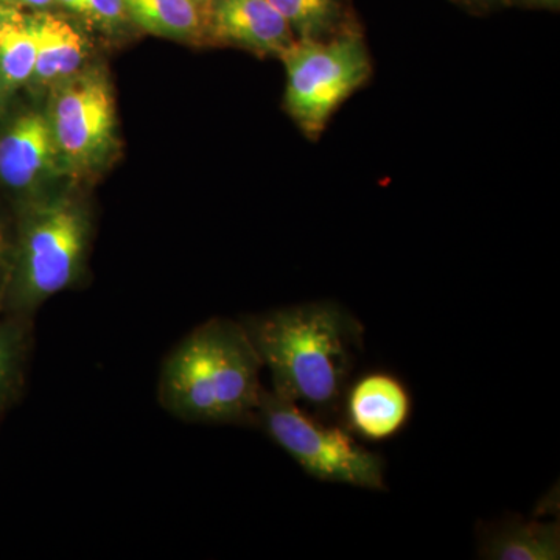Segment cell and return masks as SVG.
Wrapping results in <instances>:
<instances>
[{"instance_id":"cell-12","label":"cell","mask_w":560,"mask_h":560,"mask_svg":"<svg viewBox=\"0 0 560 560\" xmlns=\"http://www.w3.org/2000/svg\"><path fill=\"white\" fill-rule=\"evenodd\" d=\"M210 0H124L127 16L151 35L198 39L208 35Z\"/></svg>"},{"instance_id":"cell-13","label":"cell","mask_w":560,"mask_h":560,"mask_svg":"<svg viewBox=\"0 0 560 560\" xmlns=\"http://www.w3.org/2000/svg\"><path fill=\"white\" fill-rule=\"evenodd\" d=\"M36 62V33L33 14L7 9L0 28V105L20 88L31 83Z\"/></svg>"},{"instance_id":"cell-20","label":"cell","mask_w":560,"mask_h":560,"mask_svg":"<svg viewBox=\"0 0 560 560\" xmlns=\"http://www.w3.org/2000/svg\"><path fill=\"white\" fill-rule=\"evenodd\" d=\"M517 3H525L530 7H541V9H559L560 0H514Z\"/></svg>"},{"instance_id":"cell-1","label":"cell","mask_w":560,"mask_h":560,"mask_svg":"<svg viewBox=\"0 0 560 560\" xmlns=\"http://www.w3.org/2000/svg\"><path fill=\"white\" fill-rule=\"evenodd\" d=\"M272 390L340 422L342 399L363 349L364 327L334 301L308 302L241 319ZM342 423V422H341Z\"/></svg>"},{"instance_id":"cell-14","label":"cell","mask_w":560,"mask_h":560,"mask_svg":"<svg viewBox=\"0 0 560 560\" xmlns=\"http://www.w3.org/2000/svg\"><path fill=\"white\" fill-rule=\"evenodd\" d=\"M296 38L323 39L342 28L341 0H270Z\"/></svg>"},{"instance_id":"cell-2","label":"cell","mask_w":560,"mask_h":560,"mask_svg":"<svg viewBox=\"0 0 560 560\" xmlns=\"http://www.w3.org/2000/svg\"><path fill=\"white\" fill-rule=\"evenodd\" d=\"M264 364L241 319L195 327L162 363L158 399L176 419L210 425H256Z\"/></svg>"},{"instance_id":"cell-16","label":"cell","mask_w":560,"mask_h":560,"mask_svg":"<svg viewBox=\"0 0 560 560\" xmlns=\"http://www.w3.org/2000/svg\"><path fill=\"white\" fill-rule=\"evenodd\" d=\"M84 16L103 28H117L128 20L124 0H86Z\"/></svg>"},{"instance_id":"cell-7","label":"cell","mask_w":560,"mask_h":560,"mask_svg":"<svg viewBox=\"0 0 560 560\" xmlns=\"http://www.w3.org/2000/svg\"><path fill=\"white\" fill-rule=\"evenodd\" d=\"M412 412L410 389L397 375L372 371L350 382L342 399L345 427L363 441L393 440L407 429Z\"/></svg>"},{"instance_id":"cell-9","label":"cell","mask_w":560,"mask_h":560,"mask_svg":"<svg viewBox=\"0 0 560 560\" xmlns=\"http://www.w3.org/2000/svg\"><path fill=\"white\" fill-rule=\"evenodd\" d=\"M61 168L46 114L25 113L0 138V180L13 190H28Z\"/></svg>"},{"instance_id":"cell-17","label":"cell","mask_w":560,"mask_h":560,"mask_svg":"<svg viewBox=\"0 0 560 560\" xmlns=\"http://www.w3.org/2000/svg\"><path fill=\"white\" fill-rule=\"evenodd\" d=\"M10 250L7 245L5 231L0 226V296H2L3 283H5L7 271H9Z\"/></svg>"},{"instance_id":"cell-6","label":"cell","mask_w":560,"mask_h":560,"mask_svg":"<svg viewBox=\"0 0 560 560\" xmlns=\"http://www.w3.org/2000/svg\"><path fill=\"white\" fill-rule=\"evenodd\" d=\"M49 119L61 168L81 175L97 168L116 142V103L101 69L79 73L51 88Z\"/></svg>"},{"instance_id":"cell-19","label":"cell","mask_w":560,"mask_h":560,"mask_svg":"<svg viewBox=\"0 0 560 560\" xmlns=\"http://www.w3.org/2000/svg\"><path fill=\"white\" fill-rule=\"evenodd\" d=\"M55 2L60 3V5L65 7L73 13L83 14L86 13V0H55Z\"/></svg>"},{"instance_id":"cell-4","label":"cell","mask_w":560,"mask_h":560,"mask_svg":"<svg viewBox=\"0 0 560 560\" xmlns=\"http://www.w3.org/2000/svg\"><path fill=\"white\" fill-rule=\"evenodd\" d=\"M257 427L296 460L308 477L366 490H386V463L341 422L320 419L296 401L264 389Z\"/></svg>"},{"instance_id":"cell-5","label":"cell","mask_w":560,"mask_h":560,"mask_svg":"<svg viewBox=\"0 0 560 560\" xmlns=\"http://www.w3.org/2000/svg\"><path fill=\"white\" fill-rule=\"evenodd\" d=\"M279 58L287 72L285 108L313 140L372 73L366 43L355 31L323 39L296 38Z\"/></svg>"},{"instance_id":"cell-10","label":"cell","mask_w":560,"mask_h":560,"mask_svg":"<svg viewBox=\"0 0 560 560\" xmlns=\"http://www.w3.org/2000/svg\"><path fill=\"white\" fill-rule=\"evenodd\" d=\"M478 558L488 560H558L559 523L523 517L478 523Z\"/></svg>"},{"instance_id":"cell-15","label":"cell","mask_w":560,"mask_h":560,"mask_svg":"<svg viewBox=\"0 0 560 560\" xmlns=\"http://www.w3.org/2000/svg\"><path fill=\"white\" fill-rule=\"evenodd\" d=\"M28 323L25 316H11L0 323V412L20 393L28 350Z\"/></svg>"},{"instance_id":"cell-11","label":"cell","mask_w":560,"mask_h":560,"mask_svg":"<svg viewBox=\"0 0 560 560\" xmlns=\"http://www.w3.org/2000/svg\"><path fill=\"white\" fill-rule=\"evenodd\" d=\"M36 33V62L33 83L55 88L79 73L90 49L86 39L70 22L49 11L33 14Z\"/></svg>"},{"instance_id":"cell-18","label":"cell","mask_w":560,"mask_h":560,"mask_svg":"<svg viewBox=\"0 0 560 560\" xmlns=\"http://www.w3.org/2000/svg\"><path fill=\"white\" fill-rule=\"evenodd\" d=\"M0 3L7 7H14V9L27 7V9L44 10L49 9L51 3H55V0H0Z\"/></svg>"},{"instance_id":"cell-3","label":"cell","mask_w":560,"mask_h":560,"mask_svg":"<svg viewBox=\"0 0 560 560\" xmlns=\"http://www.w3.org/2000/svg\"><path fill=\"white\" fill-rule=\"evenodd\" d=\"M91 238L88 210L68 198L33 202L22 213L0 307L25 316L79 282Z\"/></svg>"},{"instance_id":"cell-21","label":"cell","mask_w":560,"mask_h":560,"mask_svg":"<svg viewBox=\"0 0 560 560\" xmlns=\"http://www.w3.org/2000/svg\"><path fill=\"white\" fill-rule=\"evenodd\" d=\"M7 9H9V7L2 5V3H0V28H2V22L3 18H5Z\"/></svg>"},{"instance_id":"cell-8","label":"cell","mask_w":560,"mask_h":560,"mask_svg":"<svg viewBox=\"0 0 560 560\" xmlns=\"http://www.w3.org/2000/svg\"><path fill=\"white\" fill-rule=\"evenodd\" d=\"M208 35L219 43L276 57L296 39L270 0H210Z\"/></svg>"}]
</instances>
